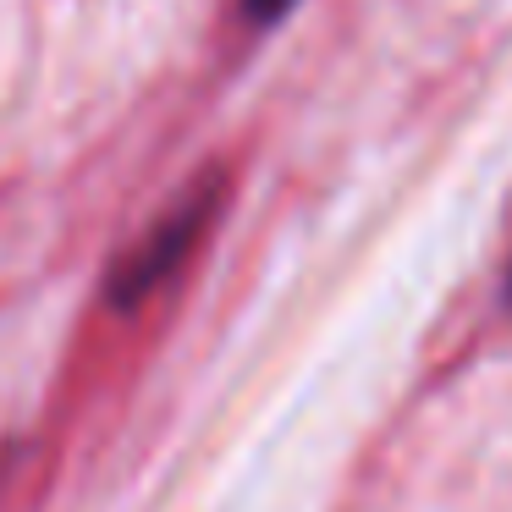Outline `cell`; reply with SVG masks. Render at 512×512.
I'll list each match as a JSON object with an SVG mask.
<instances>
[{"label":"cell","instance_id":"1","mask_svg":"<svg viewBox=\"0 0 512 512\" xmlns=\"http://www.w3.org/2000/svg\"><path fill=\"white\" fill-rule=\"evenodd\" d=\"M221 199H226V182L221 177H204L193 193H182V199L171 204V210L160 215V221L149 226V232L138 237L122 259H116L105 298H111L116 309H138L144 298H155V292L166 287L182 265H188V254L199 248V237L210 232Z\"/></svg>","mask_w":512,"mask_h":512},{"label":"cell","instance_id":"2","mask_svg":"<svg viewBox=\"0 0 512 512\" xmlns=\"http://www.w3.org/2000/svg\"><path fill=\"white\" fill-rule=\"evenodd\" d=\"M298 0H243V12L254 17V23H276V17H287Z\"/></svg>","mask_w":512,"mask_h":512}]
</instances>
